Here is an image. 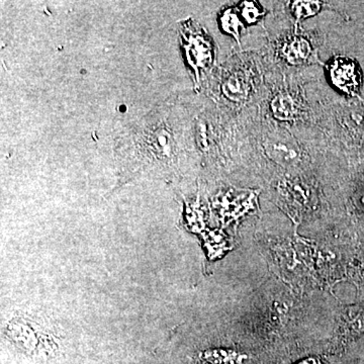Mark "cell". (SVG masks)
Returning <instances> with one entry per match:
<instances>
[{
  "instance_id": "1",
  "label": "cell",
  "mask_w": 364,
  "mask_h": 364,
  "mask_svg": "<svg viewBox=\"0 0 364 364\" xmlns=\"http://www.w3.org/2000/svg\"><path fill=\"white\" fill-rule=\"evenodd\" d=\"M265 156L277 164L289 166L303 159L298 141L286 131L269 134L262 143Z\"/></svg>"
},
{
  "instance_id": "2",
  "label": "cell",
  "mask_w": 364,
  "mask_h": 364,
  "mask_svg": "<svg viewBox=\"0 0 364 364\" xmlns=\"http://www.w3.org/2000/svg\"><path fill=\"white\" fill-rule=\"evenodd\" d=\"M333 85L348 95H354L360 88L361 73L358 64L347 57H335L329 66Z\"/></svg>"
},
{
  "instance_id": "3",
  "label": "cell",
  "mask_w": 364,
  "mask_h": 364,
  "mask_svg": "<svg viewBox=\"0 0 364 364\" xmlns=\"http://www.w3.org/2000/svg\"><path fill=\"white\" fill-rule=\"evenodd\" d=\"M339 122L351 142L364 148V102L344 107L339 112Z\"/></svg>"
},
{
  "instance_id": "4",
  "label": "cell",
  "mask_w": 364,
  "mask_h": 364,
  "mask_svg": "<svg viewBox=\"0 0 364 364\" xmlns=\"http://www.w3.org/2000/svg\"><path fill=\"white\" fill-rule=\"evenodd\" d=\"M282 56L291 65H303L318 61L312 43L305 37L289 38L282 45Z\"/></svg>"
},
{
  "instance_id": "5",
  "label": "cell",
  "mask_w": 364,
  "mask_h": 364,
  "mask_svg": "<svg viewBox=\"0 0 364 364\" xmlns=\"http://www.w3.org/2000/svg\"><path fill=\"white\" fill-rule=\"evenodd\" d=\"M186 52L191 66L198 75L200 68H205L212 60V49L210 43L202 33L191 32L186 39Z\"/></svg>"
},
{
  "instance_id": "6",
  "label": "cell",
  "mask_w": 364,
  "mask_h": 364,
  "mask_svg": "<svg viewBox=\"0 0 364 364\" xmlns=\"http://www.w3.org/2000/svg\"><path fill=\"white\" fill-rule=\"evenodd\" d=\"M250 81L243 72H235L225 81L223 85L225 95L235 102H244L248 100L250 95Z\"/></svg>"
},
{
  "instance_id": "7",
  "label": "cell",
  "mask_w": 364,
  "mask_h": 364,
  "mask_svg": "<svg viewBox=\"0 0 364 364\" xmlns=\"http://www.w3.org/2000/svg\"><path fill=\"white\" fill-rule=\"evenodd\" d=\"M270 109L273 117L282 122L293 121L299 112L296 100L287 92L277 93L270 102Z\"/></svg>"
},
{
  "instance_id": "8",
  "label": "cell",
  "mask_w": 364,
  "mask_h": 364,
  "mask_svg": "<svg viewBox=\"0 0 364 364\" xmlns=\"http://www.w3.org/2000/svg\"><path fill=\"white\" fill-rule=\"evenodd\" d=\"M322 1H291V9L296 16V23L303 18L316 16L322 9Z\"/></svg>"
},
{
  "instance_id": "9",
  "label": "cell",
  "mask_w": 364,
  "mask_h": 364,
  "mask_svg": "<svg viewBox=\"0 0 364 364\" xmlns=\"http://www.w3.org/2000/svg\"><path fill=\"white\" fill-rule=\"evenodd\" d=\"M222 26L227 33H231L232 36L237 40V42L240 44V32L241 28H243L241 21L239 20L238 14L235 13L232 9L225 11L223 14Z\"/></svg>"
},
{
  "instance_id": "10",
  "label": "cell",
  "mask_w": 364,
  "mask_h": 364,
  "mask_svg": "<svg viewBox=\"0 0 364 364\" xmlns=\"http://www.w3.org/2000/svg\"><path fill=\"white\" fill-rule=\"evenodd\" d=\"M262 9L255 1H243L241 4V16L248 23H255L263 16Z\"/></svg>"
},
{
  "instance_id": "11",
  "label": "cell",
  "mask_w": 364,
  "mask_h": 364,
  "mask_svg": "<svg viewBox=\"0 0 364 364\" xmlns=\"http://www.w3.org/2000/svg\"><path fill=\"white\" fill-rule=\"evenodd\" d=\"M298 364H315V360L313 358L306 359V360L301 361Z\"/></svg>"
}]
</instances>
